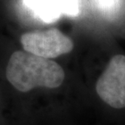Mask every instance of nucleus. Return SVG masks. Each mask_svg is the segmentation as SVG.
Instances as JSON below:
<instances>
[{
    "mask_svg": "<svg viewBox=\"0 0 125 125\" xmlns=\"http://www.w3.org/2000/svg\"><path fill=\"white\" fill-rule=\"evenodd\" d=\"M27 8L37 19L52 23L63 14L62 0H23Z\"/></svg>",
    "mask_w": 125,
    "mask_h": 125,
    "instance_id": "20e7f679",
    "label": "nucleus"
},
{
    "mask_svg": "<svg viewBox=\"0 0 125 125\" xmlns=\"http://www.w3.org/2000/svg\"><path fill=\"white\" fill-rule=\"evenodd\" d=\"M63 1V15L76 16L80 12V0H62Z\"/></svg>",
    "mask_w": 125,
    "mask_h": 125,
    "instance_id": "0eeeda50",
    "label": "nucleus"
},
{
    "mask_svg": "<svg viewBox=\"0 0 125 125\" xmlns=\"http://www.w3.org/2000/svg\"><path fill=\"white\" fill-rule=\"evenodd\" d=\"M94 2L101 13L111 17L119 12L122 0H94Z\"/></svg>",
    "mask_w": 125,
    "mask_h": 125,
    "instance_id": "423d86ee",
    "label": "nucleus"
},
{
    "mask_svg": "<svg viewBox=\"0 0 125 125\" xmlns=\"http://www.w3.org/2000/svg\"><path fill=\"white\" fill-rule=\"evenodd\" d=\"M0 125H18L2 84H0Z\"/></svg>",
    "mask_w": 125,
    "mask_h": 125,
    "instance_id": "39448f33",
    "label": "nucleus"
},
{
    "mask_svg": "<svg viewBox=\"0 0 125 125\" xmlns=\"http://www.w3.org/2000/svg\"><path fill=\"white\" fill-rule=\"evenodd\" d=\"M102 101L115 109L125 107V55L112 57L96 83Z\"/></svg>",
    "mask_w": 125,
    "mask_h": 125,
    "instance_id": "7ed1b4c3",
    "label": "nucleus"
},
{
    "mask_svg": "<svg viewBox=\"0 0 125 125\" xmlns=\"http://www.w3.org/2000/svg\"><path fill=\"white\" fill-rule=\"evenodd\" d=\"M20 41L22 50L50 59L68 54L74 48L72 39L55 28L25 32Z\"/></svg>",
    "mask_w": 125,
    "mask_h": 125,
    "instance_id": "f03ea898",
    "label": "nucleus"
},
{
    "mask_svg": "<svg viewBox=\"0 0 125 125\" xmlns=\"http://www.w3.org/2000/svg\"><path fill=\"white\" fill-rule=\"evenodd\" d=\"M2 84L17 124V113L31 95L41 90H55L63 84L66 74L53 59L35 55L24 50L10 54L4 67Z\"/></svg>",
    "mask_w": 125,
    "mask_h": 125,
    "instance_id": "f257e3e1",
    "label": "nucleus"
}]
</instances>
